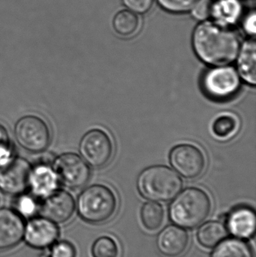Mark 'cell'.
<instances>
[{
    "mask_svg": "<svg viewBox=\"0 0 256 257\" xmlns=\"http://www.w3.org/2000/svg\"><path fill=\"white\" fill-rule=\"evenodd\" d=\"M197 57L210 66H222L232 63L238 54L240 40L228 27L213 21L196 26L192 37Z\"/></svg>",
    "mask_w": 256,
    "mask_h": 257,
    "instance_id": "1",
    "label": "cell"
},
{
    "mask_svg": "<svg viewBox=\"0 0 256 257\" xmlns=\"http://www.w3.org/2000/svg\"><path fill=\"white\" fill-rule=\"evenodd\" d=\"M211 207L210 196L204 190L189 187L173 201L170 205L169 217L180 227L195 229L207 218Z\"/></svg>",
    "mask_w": 256,
    "mask_h": 257,
    "instance_id": "2",
    "label": "cell"
},
{
    "mask_svg": "<svg viewBox=\"0 0 256 257\" xmlns=\"http://www.w3.org/2000/svg\"><path fill=\"white\" fill-rule=\"evenodd\" d=\"M117 196L112 190L102 184H94L82 190L77 200L78 214L92 224L108 221L115 214Z\"/></svg>",
    "mask_w": 256,
    "mask_h": 257,
    "instance_id": "3",
    "label": "cell"
},
{
    "mask_svg": "<svg viewBox=\"0 0 256 257\" xmlns=\"http://www.w3.org/2000/svg\"><path fill=\"white\" fill-rule=\"evenodd\" d=\"M138 187L146 199L168 202L174 199L183 187V181L177 172L166 166H153L141 172Z\"/></svg>",
    "mask_w": 256,
    "mask_h": 257,
    "instance_id": "4",
    "label": "cell"
},
{
    "mask_svg": "<svg viewBox=\"0 0 256 257\" xmlns=\"http://www.w3.org/2000/svg\"><path fill=\"white\" fill-rule=\"evenodd\" d=\"M14 135L18 145L32 154L43 152L51 141L48 123L42 117L33 114L23 116L16 122Z\"/></svg>",
    "mask_w": 256,
    "mask_h": 257,
    "instance_id": "5",
    "label": "cell"
},
{
    "mask_svg": "<svg viewBox=\"0 0 256 257\" xmlns=\"http://www.w3.org/2000/svg\"><path fill=\"white\" fill-rule=\"evenodd\" d=\"M201 87L205 94L215 100H227L237 94L240 87V79L232 67L213 68L203 75Z\"/></svg>",
    "mask_w": 256,
    "mask_h": 257,
    "instance_id": "6",
    "label": "cell"
},
{
    "mask_svg": "<svg viewBox=\"0 0 256 257\" xmlns=\"http://www.w3.org/2000/svg\"><path fill=\"white\" fill-rule=\"evenodd\" d=\"M60 184L72 190L84 187L90 179V169L85 160L75 153L56 157L52 164Z\"/></svg>",
    "mask_w": 256,
    "mask_h": 257,
    "instance_id": "7",
    "label": "cell"
},
{
    "mask_svg": "<svg viewBox=\"0 0 256 257\" xmlns=\"http://www.w3.org/2000/svg\"><path fill=\"white\" fill-rule=\"evenodd\" d=\"M31 167L26 159L14 154L0 161V191L15 196L25 193Z\"/></svg>",
    "mask_w": 256,
    "mask_h": 257,
    "instance_id": "8",
    "label": "cell"
},
{
    "mask_svg": "<svg viewBox=\"0 0 256 257\" xmlns=\"http://www.w3.org/2000/svg\"><path fill=\"white\" fill-rule=\"evenodd\" d=\"M79 151L87 164L93 168H102L111 161L114 145L106 132L93 128L85 133L81 139Z\"/></svg>",
    "mask_w": 256,
    "mask_h": 257,
    "instance_id": "9",
    "label": "cell"
},
{
    "mask_svg": "<svg viewBox=\"0 0 256 257\" xmlns=\"http://www.w3.org/2000/svg\"><path fill=\"white\" fill-rule=\"evenodd\" d=\"M171 166L183 178L194 179L204 172L206 159L204 153L195 145L181 144L171 150Z\"/></svg>",
    "mask_w": 256,
    "mask_h": 257,
    "instance_id": "10",
    "label": "cell"
},
{
    "mask_svg": "<svg viewBox=\"0 0 256 257\" xmlns=\"http://www.w3.org/2000/svg\"><path fill=\"white\" fill-rule=\"evenodd\" d=\"M41 200L39 213L42 217L51 220L56 224L69 221L76 208L75 199L72 194L60 189Z\"/></svg>",
    "mask_w": 256,
    "mask_h": 257,
    "instance_id": "11",
    "label": "cell"
},
{
    "mask_svg": "<svg viewBox=\"0 0 256 257\" xmlns=\"http://www.w3.org/2000/svg\"><path fill=\"white\" fill-rule=\"evenodd\" d=\"M59 235L60 229L55 223L44 217H34L27 222L24 238L30 247L45 250L57 241Z\"/></svg>",
    "mask_w": 256,
    "mask_h": 257,
    "instance_id": "12",
    "label": "cell"
},
{
    "mask_svg": "<svg viewBox=\"0 0 256 257\" xmlns=\"http://www.w3.org/2000/svg\"><path fill=\"white\" fill-rule=\"evenodd\" d=\"M24 219L15 210L0 208V253L12 250L24 239Z\"/></svg>",
    "mask_w": 256,
    "mask_h": 257,
    "instance_id": "13",
    "label": "cell"
},
{
    "mask_svg": "<svg viewBox=\"0 0 256 257\" xmlns=\"http://www.w3.org/2000/svg\"><path fill=\"white\" fill-rule=\"evenodd\" d=\"M60 184L52 165L40 163L32 166L28 178V189L35 197L39 199L47 197L58 190Z\"/></svg>",
    "mask_w": 256,
    "mask_h": 257,
    "instance_id": "14",
    "label": "cell"
},
{
    "mask_svg": "<svg viewBox=\"0 0 256 257\" xmlns=\"http://www.w3.org/2000/svg\"><path fill=\"white\" fill-rule=\"evenodd\" d=\"M189 244L187 232L179 226H167L156 238L158 250L165 257L181 256L187 250Z\"/></svg>",
    "mask_w": 256,
    "mask_h": 257,
    "instance_id": "15",
    "label": "cell"
},
{
    "mask_svg": "<svg viewBox=\"0 0 256 257\" xmlns=\"http://www.w3.org/2000/svg\"><path fill=\"white\" fill-rule=\"evenodd\" d=\"M227 227L229 232L241 239L253 236L255 230V211L247 206L234 208L227 216Z\"/></svg>",
    "mask_w": 256,
    "mask_h": 257,
    "instance_id": "16",
    "label": "cell"
},
{
    "mask_svg": "<svg viewBox=\"0 0 256 257\" xmlns=\"http://www.w3.org/2000/svg\"><path fill=\"white\" fill-rule=\"evenodd\" d=\"M238 74L246 84H256V45L254 39H247L243 42L237 54Z\"/></svg>",
    "mask_w": 256,
    "mask_h": 257,
    "instance_id": "17",
    "label": "cell"
},
{
    "mask_svg": "<svg viewBox=\"0 0 256 257\" xmlns=\"http://www.w3.org/2000/svg\"><path fill=\"white\" fill-rule=\"evenodd\" d=\"M243 5L240 0H217L212 5L211 15L215 22L228 27L235 25L243 15Z\"/></svg>",
    "mask_w": 256,
    "mask_h": 257,
    "instance_id": "18",
    "label": "cell"
},
{
    "mask_svg": "<svg viewBox=\"0 0 256 257\" xmlns=\"http://www.w3.org/2000/svg\"><path fill=\"white\" fill-rule=\"evenodd\" d=\"M240 121L239 117L232 113H222L212 122L210 132L216 140H230L234 138L240 130Z\"/></svg>",
    "mask_w": 256,
    "mask_h": 257,
    "instance_id": "19",
    "label": "cell"
},
{
    "mask_svg": "<svg viewBox=\"0 0 256 257\" xmlns=\"http://www.w3.org/2000/svg\"><path fill=\"white\" fill-rule=\"evenodd\" d=\"M225 226L219 221H210L204 223L197 232L198 242L206 248L216 247L227 237Z\"/></svg>",
    "mask_w": 256,
    "mask_h": 257,
    "instance_id": "20",
    "label": "cell"
},
{
    "mask_svg": "<svg viewBox=\"0 0 256 257\" xmlns=\"http://www.w3.org/2000/svg\"><path fill=\"white\" fill-rule=\"evenodd\" d=\"M210 257H254L251 246L241 238H228L215 248Z\"/></svg>",
    "mask_w": 256,
    "mask_h": 257,
    "instance_id": "21",
    "label": "cell"
},
{
    "mask_svg": "<svg viewBox=\"0 0 256 257\" xmlns=\"http://www.w3.org/2000/svg\"><path fill=\"white\" fill-rule=\"evenodd\" d=\"M112 24L114 31L119 36L132 37L138 31L140 21L134 12L129 10H122L116 14Z\"/></svg>",
    "mask_w": 256,
    "mask_h": 257,
    "instance_id": "22",
    "label": "cell"
},
{
    "mask_svg": "<svg viewBox=\"0 0 256 257\" xmlns=\"http://www.w3.org/2000/svg\"><path fill=\"white\" fill-rule=\"evenodd\" d=\"M141 223L149 231H156L162 226L165 219V211L160 204L148 202L141 208Z\"/></svg>",
    "mask_w": 256,
    "mask_h": 257,
    "instance_id": "23",
    "label": "cell"
},
{
    "mask_svg": "<svg viewBox=\"0 0 256 257\" xmlns=\"http://www.w3.org/2000/svg\"><path fill=\"white\" fill-rule=\"evenodd\" d=\"M39 199L35 197L31 193H24L17 196L14 203L15 211L23 218L30 219L36 217L39 211Z\"/></svg>",
    "mask_w": 256,
    "mask_h": 257,
    "instance_id": "24",
    "label": "cell"
},
{
    "mask_svg": "<svg viewBox=\"0 0 256 257\" xmlns=\"http://www.w3.org/2000/svg\"><path fill=\"white\" fill-rule=\"evenodd\" d=\"M119 247L111 237L102 236L93 244L91 254L93 257H118Z\"/></svg>",
    "mask_w": 256,
    "mask_h": 257,
    "instance_id": "25",
    "label": "cell"
},
{
    "mask_svg": "<svg viewBox=\"0 0 256 257\" xmlns=\"http://www.w3.org/2000/svg\"><path fill=\"white\" fill-rule=\"evenodd\" d=\"M161 8L172 14H185L191 11L197 0H156Z\"/></svg>",
    "mask_w": 256,
    "mask_h": 257,
    "instance_id": "26",
    "label": "cell"
},
{
    "mask_svg": "<svg viewBox=\"0 0 256 257\" xmlns=\"http://www.w3.org/2000/svg\"><path fill=\"white\" fill-rule=\"evenodd\" d=\"M50 257H75L76 250L73 244L69 241H56L51 246Z\"/></svg>",
    "mask_w": 256,
    "mask_h": 257,
    "instance_id": "27",
    "label": "cell"
},
{
    "mask_svg": "<svg viewBox=\"0 0 256 257\" xmlns=\"http://www.w3.org/2000/svg\"><path fill=\"white\" fill-rule=\"evenodd\" d=\"M211 0H197L191 9L192 17L198 21H204L211 15Z\"/></svg>",
    "mask_w": 256,
    "mask_h": 257,
    "instance_id": "28",
    "label": "cell"
},
{
    "mask_svg": "<svg viewBox=\"0 0 256 257\" xmlns=\"http://www.w3.org/2000/svg\"><path fill=\"white\" fill-rule=\"evenodd\" d=\"M124 6L135 14H145L151 9L154 0H122Z\"/></svg>",
    "mask_w": 256,
    "mask_h": 257,
    "instance_id": "29",
    "label": "cell"
},
{
    "mask_svg": "<svg viewBox=\"0 0 256 257\" xmlns=\"http://www.w3.org/2000/svg\"><path fill=\"white\" fill-rule=\"evenodd\" d=\"M12 145L10 136L6 128L0 124V161L12 155Z\"/></svg>",
    "mask_w": 256,
    "mask_h": 257,
    "instance_id": "30",
    "label": "cell"
},
{
    "mask_svg": "<svg viewBox=\"0 0 256 257\" xmlns=\"http://www.w3.org/2000/svg\"><path fill=\"white\" fill-rule=\"evenodd\" d=\"M256 16L255 10L249 12L246 16L243 18V23H242V27L243 31L248 35V36L254 37L255 36L256 27H255Z\"/></svg>",
    "mask_w": 256,
    "mask_h": 257,
    "instance_id": "31",
    "label": "cell"
},
{
    "mask_svg": "<svg viewBox=\"0 0 256 257\" xmlns=\"http://www.w3.org/2000/svg\"><path fill=\"white\" fill-rule=\"evenodd\" d=\"M249 1H254V0H249Z\"/></svg>",
    "mask_w": 256,
    "mask_h": 257,
    "instance_id": "32",
    "label": "cell"
}]
</instances>
